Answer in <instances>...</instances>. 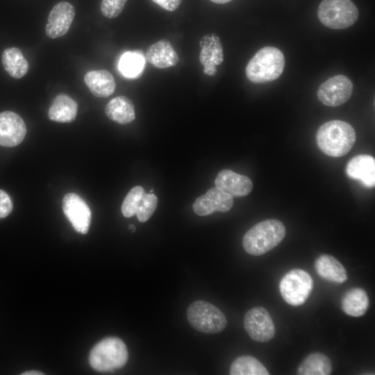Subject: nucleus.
Wrapping results in <instances>:
<instances>
[{
    "instance_id": "nucleus-21",
    "label": "nucleus",
    "mask_w": 375,
    "mask_h": 375,
    "mask_svg": "<svg viewBox=\"0 0 375 375\" xmlns=\"http://www.w3.org/2000/svg\"><path fill=\"white\" fill-rule=\"evenodd\" d=\"M107 117L113 122L126 124L135 117L133 103L124 96H119L111 99L105 107Z\"/></svg>"
},
{
    "instance_id": "nucleus-9",
    "label": "nucleus",
    "mask_w": 375,
    "mask_h": 375,
    "mask_svg": "<svg viewBox=\"0 0 375 375\" xmlns=\"http://www.w3.org/2000/svg\"><path fill=\"white\" fill-rule=\"evenodd\" d=\"M244 328L250 338L257 342H267L275 335V326L268 311L256 306L248 310L244 317Z\"/></svg>"
},
{
    "instance_id": "nucleus-35",
    "label": "nucleus",
    "mask_w": 375,
    "mask_h": 375,
    "mask_svg": "<svg viewBox=\"0 0 375 375\" xmlns=\"http://www.w3.org/2000/svg\"><path fill=\"white\" fill-rule=\"evenodd\" d=\"M153 192V190L151 189V190H150V193H152Z\"/></svg>"
},
{
    "instance_id": "nucleus-1",
    "label": "nucleus",
    "mask_w": 375,
    "mask_h": 375,
    "mask_svg": "<svg viewBox=\"0 0 375 375\" xmlns=\"http://www.w3.org/2000/svg\"><path fill=\"white\" fill-rule=\"evenodd\" d=\"M356 139L354 128L342 120L324 123L318 128L316 134L318 147L325 154L332 157L347 154L353 147Z\"/></svg>"
},
{
    "instance_id": "nucleus-28",
    "label": "nucleus",
    "mask_w": 375,
    "mask_h": 375,
    "mask_svg": "<svg viewBox=\"0 0 375 375\" xmlns=\"http://www.w3.org/2000/svg\"><path fill=\"white\" fill-rule=\"evenodd\" d=\"M158 204L157 197L152 193H144L138 208L136 215L140 222H147L155 212Z\"/></svg>"
},
{
    "instance_id": "nucleus-8",
    "label": "nucleus",
    "mask_w": 375,
    "mask_h": 375,
    "mask_svg": "<svg viewBox=\"0 0 375 375\" xmlns=\"http://www.w3.org/2000/svg\"><path fill=\"white\" fill-rule=\"evenodd\" d=\"M353 85L347 76L338 74L329 78L319 87L317 96L323 104L336 107L347 101L353 92Z\"/></svg>"
},
{
    "instance_id": "nucleus-31",
    "label": "nucleus",
    "mask_w": 375,
    "mask_h": 375,
    "mask_svg": "<svg viewBox=\"0 0 375 375\" xmlns=\"http://www.w3.org/2000/svg\"><path fill=\"white\" fill-rule=\"evenodd\" d=\"M163 9L168 11L176 10L181 5V0H151Z\"/></svg>"
},
{
    "instance_id": "nucleus-6",
    "label": "nucleus",
    "mask_w": 375,
    "mask_h": 375,
    "mask_svg": "<svg viewBox=\"0 0 375 375\" xmlns=\"http://www.w3.org/2000/svg\"><path fill=\"white\" fill-rule=\"evenodd\" d=\"M187 318L195 330L203 333H220L227 325L224 314L215 306L203 300L195 301L188 306Z\"/></svg>"
},
{
    "instance_id": "nucleus-34",
    "label": "nucleus",
    "mask_w": 375,
    "mask_h": 375,
    "mask_svg": "<svg viewBox=\"0 0 375 375\" xmlns=\"http://www.w3.org/2000/svg\"><path fill=\"white\" fill-rule=\"evenodd\" d=\"M128 228L130 230H131L132 232L135 231V226L133 225H130Z\"/></svg>"
},
{
    "instance_id": "nucleus-27",
    "label": "nucleus",
    "mask_w": 375,
    "mask_h": 375,
    "mask_svg": "<svg viewBox=\"0 0 375 375\" xmlns=\"http://www.w3.org/2000/svg\"><path fill=\"white\" fill-rule=\"evenodd\" d=\"M144 190L141 186L133 188L126 196L122 206V212L126 217H131L136 214Z\"/></svg>"
},
{
    "instance_id": "nucleus-5",
    "label": "nucleus",
    "mask_w": 375,
    "mask_h": 375,
    "mask_svg": "<svg viewBox=\"0 0 375 375\" xmlns=\"http://www.w3.org/2000/svg\"><path fill=\"white\" fill-rule=\"evenodd\" d=\"M322 24L332 29H344L352 26L359 11L351 0H322L317 9Z\"/></svg>"
},
{
    "instance_id": "nucleus-30",
    "label": "nucleus",
    "mask_w": 375,
    "mask_h": 375,
    "mask_svg": "<svg viewBox=\"0 0 375 375\" xmlns=\"http://www.w3.org/2000/svg\"><path fill=\"white\" fill-rule=\"evenodd\" d=\"M12 210V203L8 194L0 190V219L7 217Z\"/></svg>"
},
{
    "instance_id": "nucleus-20",
    "label": "nucleus",
    "mask_w": 375,
    "mask_h": 375,
    "mask_svg": "<svg viewBox=\"0 0 375 375\" xmlns=\"http://www.w3.org/2000/svg\"><path fill=\"white\" fill-rule=\"evenodd\" d=\"M76 101L65 94L57 95L49 109V118L54 122L69 123L73 122L77 114Z\"/></svg>"
},
{
    "instance_id": "nucleus-13",
    "label": "nucleus",
    "mask_w": 375,
    "mask_h": 375,
    "mask_svg": "<svg viewBox=\"0 0 375 375\" xmlns=\"http://www.w3.org/2000/svg\"><path fill=\"white\" fill-rule=\"evenodd\" d=\"M75 16L74 7L69 2L61 1L55 5L48 17L46 35L50 38L61 37L67 33Z\"/></svg>"
},
{
    "instance_id": "nucleus-14",
    "label": "nucleus",
    "mask_w": 375,
    "mask_h": 375,
    "mask_svg": "<svg viewBox=\"0 0 375 375\" xmlns=\"http://www.w3.org/2000/svg\"><path fill=\"white\" fill-rule=\"evenodd\" d=\"M201 48L199 54V61L203 66V72L209 76L215 74L216 66L224 60V53L219 38L209 33L203 36L199 42Z\"/></svg>"
},
{
    "instance_id": "nucleus-24",
    "label": "nucleus",
    "mask_w": 375,
    "mask_h": 375,
    "mask_svg": "<svg viewBox=\"0 0 375 375\" xmlns=\"http://www.w3.org/2000/svg\"><path fill=\"white\" fill-rule=\"evenodd\" d=\"M331 372V360L319 352L308 355L297 369V374L300 375H328Z\"/></svg>"
},
{
    "instance_id": "nucleus-17",
    "label": "nucleus",
    "mask_w": 375,
    "mask_h": 375,
    "mask_svg": "<svg viewBox=\"0 0 375 375\" xmlns=\"http://www.w3.org/2000/svg\"><path fill=\"white\" fill-rule=\"evenodd\" d=\"M146 59L158 68L175 66L179 60L178 56L172 44L165 39L160 40L149 47Z\"/></svg>"
},
{
    "instance_id": "nucleus-18",
    "label": "nucleus",
    "mask_w": 375,
    "mask_h": 375,
    "mask_svg": "<svg viewBox=\"0 0 375 375\" xmlns=\"http://www.w3.org/2000/svg\"><path fill=\"white\" fill-rule=\"evenodd\" d=\"M315 267L317 274L328 281L341 284L347 280L346 269L331 255L319 256L315 262Z\"/></svg>"
},
{
    "instance_id": "nucleus-10",
    "label": "nucleus",
    "mask_w": 375,
    "mask_h": 375,
    "mask_svg": "<svg viewBox=\"0 0 375 375\" xmlns=\"http://www.w3.org/2000/svg\"><path fill=\"white\" fill-rule=\"evenodd\" d=\"M62 210L74 230L86 234L89 230L92 213L87 203L75 193L67 194L62 199Z\"/></svg>"
},
{
    "instance_id": "nucleus-22",
    "label": "nucleus",
    "mask_w": 375,
    "mask_h": 375,
    "mask_svg": "<svg viewBox=\"0 0 375 375\" xmlns=\"http://www.w3.org/2000/svg\"><path fill=\"white\" fill-rule=\"evenodd\" d=\"M343 312L352 317L364 315L369 307V299L365 290L353 288L349 290L341 301Z\"/></svg>"
},
{
    "instance_id": "nucleus-32",
    "label": "nucleus",
    "mask_w": 375,
    "mask_h": 375,
    "mask_svg": "<svg viewBox=\"0 0 375 375\" xmlns=\"http://www.w3.org/2000/svg\"><path fill=\"white\" fill-rule=\"evenodd\" d=\"M22 375H41L44 374L42 372H38V371H29V372H25L22 374Z\"/></svg>"
},
{
    "instance_id": "nucleus-11",
    "label": "nucleus",
    "mask_w": 375,
    "mask_h": 375,
    "mask_svg": "<svg viewBox=\"0 0 375 375\" xmlns=\"http://www.w3.org/2000/svg\"><path fill=\"white\" fill-rule=\"evenodd\" d=\"M233 204V197L215 187L198 197L194 202L192 208L197 215L206 216L217 211L226 212L232 208Z\"/></svg>"
},
{
    "instance_id": "nucleus-29",
    "label": "nucleus",
    "mask_w": 375,
    "mask_h": 375,
    "mask_svg": "<svg viewBox=\"0 0 375 375\" xmlns=\"http://www.w3.org/2000/svg\"><path fill=\"white\" fill-rule=\"evenodd\" d=\"M126 1L127 0H102L101 13L109 19L115 18L122 12Z\"/></svg>"
},
{
    "instance_id": "nucleus-3",
    "label": "nucleus",
    "mask_w": 375,
    "mask_h": 375,
    "mask_svg": "<svg viewBox=\"0 0 375 375\" xmlns=\"http://www.w3.org/2000/svg\"><path fill=\"white\" fill-rule=\"evenodd\" d=\"M284 67L283 52L274 47H265L249 61L245 74L251 82L264 83L278 78L283 73Z\"/></svg>"
},
{
    "instance_id": "nucleus-12",
    "label": "nucleus",
    "mask_w": 375,
    "mask_h": 375,
    "mask_svg": "<svg viewBox=\"0 0 375 375\" xmlns=\"http://www.w3.org/2000/svg\"><path fill=\"white\" fill-rule=\"evenodd\" d=\"M26 133L22 118L12 111L0 112V145L12 147L22 142Z\"/></svg>"
},
{
    "instance_id": "nucleus-7",
    "label": "nucleus",
    "mask_w": 375,
    "mask_h": 375,
    "mask_svg": "<svg viewBox=\"0 0 375 375\" xmlns=\"http://www.w3.org/2000/svg\"><path fill=\"white\" fill-rule=\"evenodd\" d=\"M313 287L310 275L301 269H294L286 273L279 283V291L283 300L293 306L303 304Z\"/></svg>"
},
{
    "instance_id": "nucleus-25",
    "label": "nucleus",
    "mask_w": 375,
    "mask_h": 375,
    "mask_svg": "<svg viewBox=\"0 0 375 375\" xmlns=\"http://www.w3.org/2000/svg\"><path fill=\"white\" fill-rule=\"evenodd\" d=\"M2 63L8 74L15 78L23 77L28 69V61L17 47L7 48L3 51Z\"/></svg>"
},
{
    "instance_id": "nucleus-23",
    "label": "nucleus",
    "mask_w": 375,
    "mask_h": 375,
    "mask_svg": "<svg viewBox=\"0 0 375 375\" xmlns=\"http://www.w3.org/2000/svg\"><path fill=\"white\" fill-rule=\"evenodd\" d=\"M145 63L146 59L142 51H128L122 55L118 68L124 76L137 78L143 73Z\"/></svg>"
},
{
    "instance_id": "nucleus-15",
    "label": "nucleus",
    "mask_w": 375,
    "mask_h": 375,
    "mask_svg": "<svg viewBox=\"0 0 375 375\" xmlns=\"http://www.w3.org/2000/svg\"><path fill=\"white\" fill-rule=\"evenodd\" d=\"M346 174L352 179L359 181L368 188L375 185V160L369 155L360 154L353 157L346 166Z\"/></svg>"
},
{
    "instance_id": "nucleus-2",
    "label": "nucleus",
    "mask_w": 375,
    "mask_h": 375,
    "mask_svg": "<svg viewBox=\"0 0 375 375\" xmlns=\"http://www.w3.org/2000/svg\"><path fill=\"white\" fill-rule=\"evenodd\" d=\"M285 226L277 219H269L252 226L244 235L242 245L252 256H261L276 247L285 238Z\"/></svg>"
},
{
    "instance_id": "nucleus-19",
    "label": "nucleus",
    "mask_w": 375,
    "mask_h": 375,
    "mask_svg": "<svg viewBox=\"0 0 375 375\" xmlns=\"http://www.w3.org/2000/svg\"><path fill=\"white\" fill-rule=\"evenodd\" d=\"M84 81L90 92L97 97H108L114 92L116 88L113 76L106 69L87 72Z\"/></svg>"
},
{
    "instance_id": "nucleus-4",
    "label": "nucleus",
    "mask_w": 375,
    "mask_h": 375,
    "mask_svg": "<svg viewBox=\"0 0 375 375\" xmlns=\"http://www.w3.org/2000/svg\"><path fill=\"white\" fill-rule=\"evenodd\" d=\"M125 343L115 337L106 338L91 350L89 361L91 367L101 372H112L124 367L128 360Z\"/></svg>"
},
{
    "instance_id": "nucleus-33",
    "label": "nucleus",
    "mask_w": 375,
    "mask_h": 375,
    "mask_svg": "<svg viewBox=\"0 0 375 375\" xmlns=\"http://www.w3.org/2000/svg\"><path fill=\"white\" fill-rule=\"evenodd\" d=\"M211 1L215 3H220V4H222V3H228L230 2L232 0H210Z\"/></svg>"
},
{
    "instance_id": "nucleus-26",
    "label": "nucleus",
    "mask_w": 375,
    "mask_h": 375,
    "mask_svg": "<svg viewBox=\"0 0 375 375\" xmlns=\"http://www.w3.org/2000/svg\"><path fill=\"white\" fill-rule=\"evenodd\" d=\"M231 375H269L265 365L251 356L238 357L231 364Z\"/></svg>"
},
{
    "instance_id": "nucleus-16",
    "label": "nucleus",
    "mask_w": 375,
    "mask_h": 375,
    "mask_svg": "<svg viewBox=\"0 0 375 375\" xmlns=\"http://www.w3.org/2000/svg\"><path fill=\"white\" fill-rule=\"evenodd\" d=\"M215 186L231 197L248 195L253 188L251 181L246 176L229 169L220 171L215 180Z\"/></svg>"
}]
</instances>
